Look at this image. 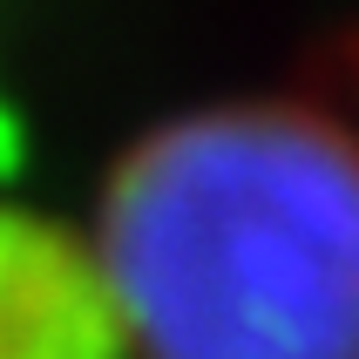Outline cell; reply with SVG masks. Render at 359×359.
Instances as JSON below:
<instances>
[{
    "mask_svg": "<svg viewBox=\"0 0 359 359\" xmlns=\"http://www.w3.org/2000/svg\"><path fill=\"white\" fill-rule=\"evenodd\" d=\"M95 258L136 359H359V102H197L102 177Z\"/></svg>",
    "mask_w": 359,
    "mask_h": 359,
    "instance_id": "cell-1",
    "label": "cell"
},
{
    "mask_svg": "<svg viewBox=\"0 0 359 359\" xmlns=\"http://www.w3.org/2000/svg\"><path fill=\"white\" fill-rule=\"evenodd\" d=\"M129 353L95 238H61L34 210H0V359Z\"/></svg>",
    "mask_w": 359,
    "mask_h": 359,
    "instance_id": "cell-2",
    "label": "cell"
}]
</instances>
